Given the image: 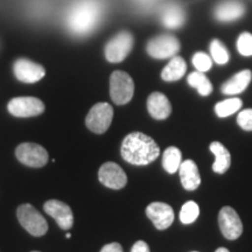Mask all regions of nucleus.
I'll return each mask as SVG.
<instances>
[{
  "label": "nucleus",
  "instance_id": "nucleus-19",
  "mask_svg": "<svg viewBox=\"0 0 252 252\" xmlns=\"http://www.w3.org/2000/svg\"><path fill=\"white\" fill-rule=\"evenodd\" d=\"M252 80V71L249 69L242 70L234 75L230 80H228L220 88L224 94H229V96H234V94H242L247 89Z\"/></svg>",
  "mask_w": 252,
  "mask_h": 252
},
{
  "label": "nucleus",
  "instance_id": "nucleus-33",
  "mask_svg": "<svg viewBox=\"0 0 252 252\" xmlns=\"http://www.w3.org/2000/svg\"><path fill=\"white\" fill-rule=\"evenodd\" d=\"M65 237H67V238H70V237H71V235H70V234H69V232H68V234H67V235H65Z\"/></svg>",
  "mask_w": 252,
  "mask_h": 252
},
{
  "label": "nucleus",
  "instance_id": "nucleus-10",
  "mask_svg": "<svg viewBox=\"0 0 252 252\" xmlns=\"http://www.w3.org/2000/svg\"><path fill=\"white\" fill-rule=\"evenodd\" d=\"M220 232L229 241H235L243 234V223L234 208L223 207L219 214Z\"/></svg>",
  "mask_w": 252,
  "mask_h": 252
},
{
  "label": "nucleus",
  "instance_id": "nucleus-23",
  "mask_svg": "<svg viewBox=\"0 0 252 252\" xmlns=\"http://www.w3.org/2000/svg\"><path fill=\"white\" fill-rule=\"evenodd\" d=\"M182 162L181 151L175 146H171L166 149L162 154V167L169 174H174L179 171Z\"/></svg>",
  "mask_w": 252,
  "mask_h": 252
},
{
  "label": "nucleus",
  "instance_id": "nucleus-25",
  "mask_svg": "<svg viewBox=\"0 0 252 252\" xmlns=\"http://www.w3.org/2000/svg\"><path fill=\"white\" fill-rule=\"evenodd\" d=\"M210 55H212L213 61H215L217 64L220 65L226 64L230 59L226 47L217 39H214L210 43Z\"/></svg>",
  "mask_w": 252,
  "mask_h": 252
},
{
  "label": "nucleus",
  "instance_id": "nucleus-15",
  "mask_svg": "<svg viewBox=\"0 0 252 252\" xmlns=\"http://www.w3.org/2000/svg\"><path fill=\"white\" fill-rule=\"evenodd\" d=\"M245 14V6L238 0H225L216 6L214 17L220 23H232Z\"/></svg>",
  "mask_w": 252,
  "mask_h": 252
},
{
  "label": "nucleus",
  "instance_id": "nucleus-4",
  "mask_svg": "<svg viewBox=\"0 0 252 252\" xmlns=\"http://www.w3.org/2000/svg\"><path fill=\"white\" fill-rule=\"evenodd\" d=\"M17 216L20 224L32 236L41 237L48 231V223L46 219L32 204H21L17 210Z\"/></svg>",
  "mask_w": 252,
  "mask_h": 252
},
{
  "label": "nucleus",
  "instance_id": "nucleus-18",
  "mask_svg": "<svg viewBox=\"0 0 252 252\" xmlns=\"http://www.w3.org/2000/svg\"><path fill=\"white\" fill-rule=\"evenodd\" d=\"M182 187L187 190H195L201 185V175L198 167L193 160L188 159L181 162L179 168Z\"/></svg>",
  "mask_w": 252,
  "mask_h": 252
},
{
  "label": "nucleus",
  "instance_id": "nucleus-27",
  "mask_svg": "<svg viewBox=\"0 0 252 252\" xmlns=\"http://www.w3.org/2000/svg\"><path fill=\"white\" fill-rule=\"evenodd\" d=\"M191 61H193V65L196 68V70L201 72H207L213 67L212 56L203 52H197L196 54H194Z\"/></svg>",
  "mask_w": 252,
  "mask_h": 252
},
{
  "label": "nucleus",
  "instance_id": "nucleus-20",
  "mask_svg": "<svg viewBox=\"0 0 252 252\" xmlns=\"http://www.w3.org/2000/svg\"><path fill=\"white\" fill-rule=\"evenodd\" d=\"M210 152L215 156V162L213 163V171L217 174H224L231 165V156L228 149L220 141H213L209 146Z\"/></svg>",
  "mask_w": 252,
  "mask_h": 252
},
{
  "label": "nucleus",
  "instance_id": "nucleus-16",
  "mask_svg": "<svg viewBox=\"0 0 252 252\" xmlns=\"http://www.w3.org/2000/svg\"><path fill=\"white\" fill-rule=\"evenodd\" d=\"M160 21L169 30L180 28L186 21L185 9L178 2H168L160 11Z\"/></svg>",
  "mask_w": 252,
  "mask_h": 252
},
{
  "label": "nucleus",
  "instance_id": "nucleus-30",
  "mask_svg": "<svg viewBox=\"0 0 252 252\" xmlns=\"http://www.w3.org/2000/svg\"><path fill=\"white\" fill-rule=\"evenodd\" d=\"M131 252H151V251H150V247L147 245L146 242L138 241L133 244V247L131 249Z\"/></svg>",
  "mask_w": 252,
  "mask_h": 252
},
{
  "label": "nucleus",
  "instance_id": "nucleus-21",
  "mask_svg": "<svg viewBox=\"0 0 252 252\" xmlns=\"http://www.w3.org/2000/svg\"><path fill=\"white\" fill-rule=\"evenodd\" d=\"M187 71V64L181 56H173L168 64L162 69L161 78L166 82H175L181 80Z\"/></svg>",
  "mask_w": 252,
  "mask_h": 252
},
{
  "label": "nucleus",
  "instance_id": "nucleus-12",
  "mask_svg": "<svg viewBox=\"0 0 252 252\" xmlns=\"http://www.w3.org/2000/svg\"><path fill=\"white\" fill-rule=\"evenodd\" d=\"M98 179L100 184H103L110 189H115V190L124 188L127 184V176L123 171L122 167L111 161L105 162L100 166Z\"/></svg>",
  "mask_w": 252,
  "mask_h": 252
},
{
  "label": "nucleus",
  "instance_id": "nucleus-7",
  "mask_svg": "<svg viewBox=\"0 0 252 252\" xmlns=\"http://www.w3.org/2000/svg\"><path fill=\"white\" fill-rule=\"evenodd\" d=\"M113 119V109L109 103H97L87 115L86 124L91 132L105 133Z\"/></svg>",
  "mask_w": 252,
  "mask_h": 252
},
{
  "label": "nucleus",
  "instance_id": "nucleus-14",
  "mask_svg": "<svg viewBox=\"0 0 252 252\" xmlns=\"http://www.w3.org/2000/svg\"><path fill=\"white\" fill-rule=\"evenodd\" d=\"M43 209L58 222L61 229L69 230L74 224V215H72L70 207L67 203L59 200H49L45 203Z\"/></svg>",
  "mask_w": 252,
  "mask_h": 252
},
{
  "label": "nucleus",
  "instance_id": "nucleus-3",
  "mask_svg": "<svg viewBox=\"0 0 252 252\" xmlns=\"http://www.w3.org/2000/svg\"><path fill=\"white\" fill-rule=\"evenodd\" d=\"M134 94L133 80L127 72L116 70L110 77V94L113 103L125 105L132 99Z\"/></svg>",
  "mask_w": 252,
  "mask_h": 252
},
{
  "label": "nucleus",
  "instance_id": "nucleus-5",
  "mask_svg": "<svg viewBox=\"0 0 252 252\" xmlns=\"http://www.w3.org/2000/svg\"><path fill=\"white\" fill-rule=\"evenodd\" d=\"M133 35L127 31L119 32L105 45L104 54L109 62L119 63L127 58L133 48Z\"/></svg>",
  "mask_w": 252,
  "mask_h": 252
},
{
  "label": "nucleus",
  "instance_id": "nucleus-1",
  "mask_svg": "<svg viewBox=\"0 0 252 252\" xmlns=\"http://www.w3.org/2000/svg\"><path fill=\"white\" fill-rule=\"evenodd\" d=\"M104 17L100 0H76L69 8L65 26L72 35L87 36L98 28Z\"/></svg>",
  "mask_w": 252,
  "mask_h": 252
},
{
  "label": "nucleus",
  "instance_id": "nucleus-22",
  "mask_svg": "<svg viewBox=\"0 0 252 252\" xmlns=\"http://www.w3.org/2000/svg\"><path fill=\"white\" fill-rule=\"evenodd\" d=\"M187 82L189 86L197 90V93L200 94L201 96H209V94L213 93L212 82H210L209 78L204 75V72L197 70L191 72V74L188 75Z\"/></svg>",
  "mask_w": 252,
  "mask_h": 252
},
{
  "label": "nucleus",
  "instance_id": "nucleus-26",
  "mask_svg": "<svg viewBox=\"0 0 252 252\" xmlns=\"http://www.w3.org/2000/svg\"><path fill=\"white\" fill-rule=\"evenodd\" d=\"M198 215H200L198 204L194 201H188L181 208L180 220L184 224H191L197 220Z\"/></svg>",
  "mask_w": 252,
  "mask_h": 252
},
{
  "label": "nucleus",
  "instance_id": "nucleus-11",
  "mask_svg": "<svg viewBox=\"0 0 252 252\" xmlns=\"http://www.w3.org/2000/svg\"><path fill=\"white\" fill-rule=\"evenodd\" d=\"M13 71L15 77L24 83H36L42 80L46 75V70L39 63H35L28 59H19L14 62Z\"/></svg>",
  "mask_w": 252,
  "mask_h": 252
},
{
  "label": "nucleus",
  "instance_id": "nucleus-24",
  "mask_svg": "<svg viewBox=\"0 0 252 252\" xmlns=\"http://www.w3.org/2000/svg\"><path fill=\"white\" fill-rule=\"evenodd\" d=\"M242 105H243V102L241 98L232 97V98L224 99L217 103L215 105V112L220 118H225L237 112L242 108Z\"/></svg>",
  "mask_w": 252,
  "mask_h": 252
},
{
  "label": "nucleus",
  "instance_id": "nucleus-13",
  "mask_svg": "<svg viewBox=\"0 0 252 252\" xmlns=\"http://www.w3.org/2000/svg\"><path fill=\"white\" fill-rule=\"evenodd\" d=\"M146 215L152 220L158 230H165L169 228L174 222L175 215L173 208L163 202H153L147 206Z\"/></svg>",
  "mask_w": 252,
  "mask_h": 252
},
{
  "label": "nucleus",
  "instance_id": "nucleus-17",
  "mask_svg": "<svg viewBox=\"0 0 252 252\" xmlns=\"http://www.w3.org/2000/svg\"><path fill=\"white\" fill-rule=\"evenodd\" d=\"M147 110L154 119L163 121L171 115L172 105L167 96L162 93H153L147 98Z\"/></svg>",
  "mask_w": 252,
  "mask_h": 252
},
{
  "label": "nucleus",
  "instance_id": "nucleus-29",
  "mask_svg": "<svg viewBox=\"0 0 252 252\" xmlns=\"http://www.w3.org/2000/svg\"><path fill=\"white\" fill-rule=\"evenodd\" d=\"M237 124L244 131H252V109H245L238 113Z\"/></svg>",
  "mask_w": 252,
  "mask_h": 252
},
{
  "label": "nucleus",
  "instance_id": "nucleus-34",
  "mask_svg": "<svg viewBox=\"0 0 252 252\" xmlns=\"http://www.w3.org/2000/svg\"><path fill=\"white\" fill-rule=\"evenodd\" d=\"M32 252H39V251H32Z\"/></svg>",
  "mask_w": 252,
  "mask_h": 252
},
{
  "label": "nucleus",
  "instance_id": "nucleus-31",
  "mask_svg": "<svg viewBox=\"0 0 252 252\" xmlns=\"http://www.w3.org/2000/svg\"><path fill=\"white\" fill-rule=\"evenodd\" d=\"M100 252H123V248L119 243H110L104 245Z\"/></svg>",
  "mask_w": 252,
  "mask_h": 252
},
{
  "label": "nucleus",
  "instance_id": "nucleus-2",
  "mask_svg": "<svg viewBox=\"0 0 252 252\" xmlns=\"http://www.w3.org/2000/svg\"><path fill=\"white\" fill-rule=\"evenodd\" d=\"M121 153L125 161L135 166H145L159 157L160 149L149 135L141 132H132L123 140Z\"/></svg>",
  "mask_w": 252,
  "mask_h": 252
},
{
  "label": "nucleus",
  "instance_id": "nucleus-8",
  "mask_svg": "<svg viewBox=\"0 0 252 252\" xmlns=\"http://www.w3.org/2000/svg\"><path fill=\"white\" fill-rule=\"evenodd\" d=\"M15 156L24 165L40 168L48 162V152L45 147L34 143H23L15 150Z\"/></svg>",
  "mask_w": 252,
  "mask_h": 252
},
{
  "label": "nucleus",
  "instance_id": "nucleus-6",
  "mask_svg": "<svg viewBox=\"0 0 252 252\" xmlns=\"http://www.w3.org/2000/svg\"><path fill=\"white\" fill-rule=\"evenodd\" d=\"M180 50V42L174 35L162 34L151 39L147 42L146 52L151 58L157 60L172 59Z\"/></svg>",
  "mask_w": 252,
  "mask_h": 252
},
{
  "label": "nucleus",
  "instance_id": "nucleus-35",
  "mask_svg": "<svg viewBox=\"0 0 252 252\" xmlns=\"http://www.w3.org/2000/svg\"><path fill=\"white\" fill-rule=\"evenodd\" d=\"M194 252H196V251H194Z\"/></svg>",
  "mask_w": 252,
  "mask_h": 252
},
{
  "label": "nucleus",
  "instance_id": "nucleus-9",
  "mask_svg": "<svg viewBox=\"0 0 252 252\" xmlns=\"http://www.w3.org/2000/svg\"><path fill=\"white\" fill-rule=\"evenodd\" d=\"M7 110L14 117H35L45 111V104L36 97H15L9 100Z\"/></svg>",
  "mask_w": 252,
  "mask_h": 252
},
{
  "label": "nucleus",
  "instance_id": "nucleus-28",
  "mask_svg": "<svg viewBox=\"0 0 252 252\" xmlns=\"http://www.w3.org/2000/svg\"><path fill=\"white\" fill-rule=\"evenodd\" d=\"M237 49L243 56H252V34L244 32L238 36Z\"/></svg>",
  "mask_w": 252,
  "mask_h": 252
},
{
  "label": "nucleus",
  "instance_id": "nucleus-32",
  "mask_svg": "<svg viewBox=\"0 0 252 252\" xmlns=\"http://www.w3.org/2000/svg\"><path fill=\"white\" fill-rule=\"evenodd\" d=\"M215 252H230L226 248H219Z\"/></svg>",
  "mask_w": 252,
  "mask_h": 252
}]
</instances>
